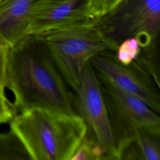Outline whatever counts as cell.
<instances>
[{
  "instance_id": "52a82bcc",
  "label": "cell",
  "mask_w": 160,
  "mask_h": 160,
  "mask_svg": "<svg viewBox=\"0 0 160 160\" xmlns=\"http://www.w3.org/2000/svg\"><path fill=\"white\" fill-rule=\"evenodd\" d=\"M73 93L77 114L84 119L88 129L98 142L107 150L111 159H116L113 137L100 81L89 61L86 64L79 86Z\"/></svg>"
},
{
  "instance_id": "5bb4252c",
  "label": "cell",
  "mask_w": 160,
  "mask_h": 160,
  "mask_svg": "<svg viewBox=\"0 0 160 160\" xmlns=\"http://www.w3.org/2000/svg\"><path fill=\"white\" fill-rule=\"evenodd\" d=\"M141 51L139 41L135 38H130L121 42L116 51L117 59L124 64H129L138 57Z\"/></svg>"
},
{
  "instance_id": "4fadbf2b",
  "label": "cell",
  "mask_w": 160,
  "mask_h": 160,
  "mask_svg": "<svg viewBox=\"0 0 160 160\" xmlns=\"http://www.w3.org/2000/svg\"><path fill=\"white\" fill-rule=\"evenodd\" d=\"M134 61L150 74L159 86V42L144 48H141L140 52Z\"/></svg>"
},
{
  "instance_id": "8fae6325",
  "label": "cell",
  "mask_w": 160,
  "mask_h": 160,
  "mask_svg": "<svg viewBox=\"0 0 160 160\" xmlns=\"http://www.w3.org/2000/svg\"><path fill=\"white\" fill-rule=\"evenodd\" d=\"M111 159L107 150L96 139L88 129L79 147L70 160H108Z\"/></svg>"
},
{
  "instance_id": "6da1fadb",
  "label": "cell",
  "mask_w": 160,
  "mask_h": 160,
  "mask_svg": "<svg viewBox=\"0 0 160 160\" xmlns=\"http://www.w3.org/2000/svg\"><path fill=\"white\" fill-rule=\"evenodd\" d=\"M6 88L14 95L20 112L44 108L78 114L74 93L65 82L43 40L29 34L9 48L6 64Z\"/></svg>"
},
{
  "instance_id": "3957f363",
  "label": "cell",
  "mask_w": 160,
  "mask_h": 160,
  "mask_svg": "<svg viewBox=\"0 0 160 160\" xmlns=\"http://www.w3.org/2000/svg\"><path fill=\"white\" fill-rule=\"evenodd\" d=\"M65 82L74 92L86 64L104 51H116L118 44L104 32L98 18L51 29L39 34Z\"/></svg>"
},
{
  "instance_id": "2e32d148",
  "label": "cell",
  "mask_w": 160,
  "mask_h": 160,
  "mask_svg": "<svg viewBox=\"0 0 160 160\" xmlns=\"http://www.w3.org/2000/svg\"><path fill=\"white\" fill-rule=\"evenodd\" d=\"M17 109L6 96L0 92V124L10 122L17 114Z\"/></svg>"
},
{
  "instance_id": "8992f818",
  "label": "cell",
  "mask_w": 160,
  "mask_h": 160,
  "mask_svg": "<svg viewBox=\"0 0 160 160\" xmlns=\"http://www.w3.org/2000/svg\"><path fill=\"white\" fill-rule=\"evenodd\" d=\"M89 63L100 79L139 98L159 114L160 86L135 61L126 65L117 59L114 51H104Z\"/></svg>"
},
{
  "instance_id": "9c48e42d",
  "label": "cell",
  "mask_w": 160,
  "mask_h": 160,
  "mask_svg": "<svg viewBox=\"0 0 160 160\" xmlns=\"http://www.w3.org/2000/svg\"><path fill=\"white\" fill-rule=\"evenodd\" d=\"M37 0H0V44L11 48L28 34Z\"/></svg>"
},
{
  "instance_id": "9a60e30c",
  "label": "cell",
  "mask_w": 160,
  "mask_h": 160,
  "mask_svg": "<svg viewBox=\"0 0 160 160\" xmlns=\"http://www.w3.org/2000/svg\"><path fill=\"white\" fill-rule=\"evenodd\" d=\"M122 0H88V14L92 19L99 18L114 9Z\"/></svg>"
},
{
  "instance_id": "ba28073f",
  "label": "cell",
  "mask_w": 160,
  "mask_h": 160,
  "mask_svg": "<svg viewBox=\"0 0 160 160\" xmlns=\"http://www.w3.org/2000/svg\"><path fill=\"white\" fill-rule=\"evenodd\" d=\"M88 0H37L32 8L28 34L92 19L88 14Z\"/></svg>"
},
{
  "instance_id": "277c9868",
  "label": "cell",
  "mask_w": 160,
  "mask_h": 160,
  "mask_svg": "<svg viewBox=\"0 0 160 160\" xmlns=\"http://www.w3.org/2000/svg\"><path fill=\"white\" fill-rule=\"evenodd\" d=\"M113 137L115 158L140 131L160 129L159 114L139 98L99 79Z\"/></svg>"
},
{
  "instance_id": "5b68a950",
  "label": "cell",
  "mask_w": 160,
  "mask_h": 160,
  "mask_svg": "<svg viewBox=\"0 0 160 160\" xmlns=\"http://www.w3.org/2000/svg\"><path fill=\"white\" fill-rule=\"evenodd\" d=\"M98 19L105 34L118 45L135 38L144 48L159 42L160 0H122Z\"/></svg>"
},
{
  "instance_id": "7a4b0ae2",
  "label": "cell",
  "mask_w": 160,
  "mask_h": 160,
  "mask_svg": "<svg viewBox=\"0 0 160 160\" xmlns=\"http://www.w3.org/2000/svg\"><path fill=\"white\" fill-rule=\"evenodd\" d=\"M9 122L32 160H70L88 131L78 114L44 108L21 111Z\"/></svg>"
},
{
  "instance_id": "e0dca14e",
  "label": "cell",
  "mask_w": 160,
  "mask_h": 160,
  "mask_svg": "<svg viewBox=\"0 0 160 160\" xmlns=\"http://www.w3.org/2000/svg\"><path fill=\"white\" fill-rule=\"evenodd\" d=\"M9 48L0 44V92H5L6 88V64Z\"/></svg>"
},
{
  "instance_id": "7c38bea8",
  "label": "cell",
  "mask_w": 160,
  "mask_h": 160,
  "mask_svg": "<svg viewBox=\"0 0 160 160\" xmlns=\"http://www.w3.org/2000/svg\"><path fill=\"white\" fill-rule=\"evenodd\" d=\"M31 159L24 146L10 129L8 132L0 133V160Z\"/></svg>"
},
{
  "instance_id": "30bf717a",
  "label": "cell",
  "mask_w": 160,
  "mask_h": 160,
  "mask_svg": "<svg viewBox=\"0 0 160 160\" xmlns=\"http://www.w3.org/2000/svg\"><path fill=\"white\" fill-rule=\"evenodd\" d=\"M117 159L159 160L160 129L139 132L119 152Z\"/></svg>"
}]
</instances>
